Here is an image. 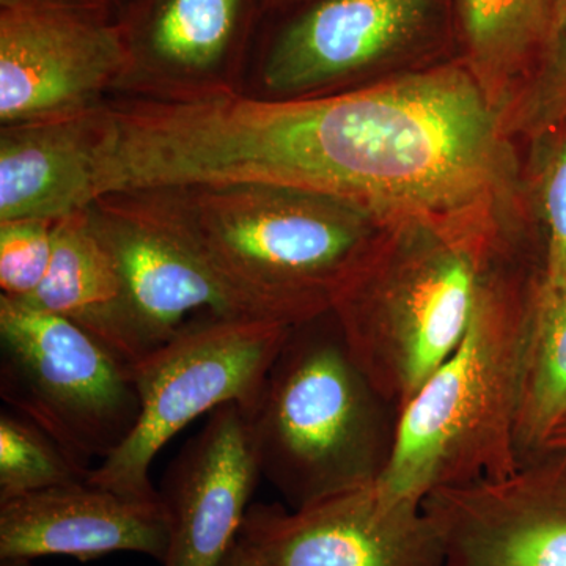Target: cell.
I'll return each mask as SVG.
<instances>
[{
	"mask_svg": "<svg viewBox=\"0 0 566 566\" xmlns=\"http://www.w3.org/2000/svg\"><path fill=\"white\" fill-rule=\"evenodd\" d=\"M292 327L248 318L193 316L134 367L140 416L125 442L92 469L88 482L159 501L150 468L164 446L200 416L237 403L251 415Z\"/></svg>",
	"mask_w": 566,
	"mask_h": 566,
	"instance_id": "cell-6",
	"label": "cell"
},
{
	"mask_svg": "<svg viewBox=\"0 0 566 566\" xmlns=\"http://www.w3.org/2000/svg\"><path fill=\"white\" fill-rule=\"evenodd\" d=\"M566 419V286L542 281L528 335L515 442L521 463Z\"/></svg>",
	"mask_w": 566,
	"mask_h": 566,
	"instance_id": "cell-19",
	"label": "cell"
},
{
	"mask_svg": "<svg viewBox=\"0 0 566 566\" xmlns=\"http://www.w3.org/2000/svg\"><path fill=\"white\" fill-rule=\"evenodd\" d=\"M422 509L439 566H566V452L542 450L502 479L439 488Z\"/></svg>",
	"mask_w": 566,
	"mask_h": 566,
	"instance_id": "cell-10",
	"label": "cell"
},
{
	"mask_svg": "<svg viewBox=\"0 0 566 566\" xmlns=\"http://www.w3.org/2000/svg\"><path fill=\"white\" fill-rule=\"evenodd\" d=\"M538 61L509 123L534 140L566 128V35L547 41Z\"/></svg>",
	"mask_w": 566,
	"mask_h": 566,
	"instance_id": "cell-23",
	"label": "cell"
},
{
	"mask_svg": "<svg viewBox=\"0 0 566 566\" xmlns=\"http://www.w3.org/2000/svg\"><path fill=\"white\" fill-rule=\"evenodd\" d=\"M488 253L474 311L455 352L398 419L379 483L422 504L434 490L502 479L521 465L515 442L536 293L545 268L510 274Z\"/></svg>",
	"mask_w": 566,
	"mask_h": 566,
	"instance_id": "cell-2",
	"label": "cell"
},
{
	"mask_svg": "<svg viewBox=\"0 0 566 566\" xmlns=\"http://www.w3.org/2000/svg\"><path fill=\"white\" fill-rule=\"evenodd\" d=\"M28 301L76 324L132 368L151 353L87 208L55 221L50 270Z\"/></svg>",
	"mask_w": 566,
	"mask_h": 566,
	"instance_id": "cell-16",
	"label": "cell"
},
{
	"mask_svg": "<svg viewBox=\"0 0 566 566\" xmlns=\"http://www.w3.org/2000/svg\"><path fill=\"white\" fill-rule=\"evenodd\" d=\"M539 144L535 193L545 230V275L549 286H566V128L546 134Z\"/></svg>",
	"mask_w": 566,
	"mask_h": 566,
	"instance_id": "cell-21",
	"label": "cell"
},
{
	"mask_svg": "<svg viewBox=\"0 0 566 566\" xmlns=\"http://www.w3.org/2000/svg\"><path fill=\"white\" fill-rule=\"evenodd\" d=\"M560 35H566V0H553V17H551V39Z\"/></svg>",
	"mask_w": 566,
	"mask_h": 566,
	"instance_id": "cell-25",
	"label": "cell"
},
{
	"mask_svg": "<svg viewBox=\"0 0 566 566\" xmlns=\"http://www.w3.org/2000/svg\"><path fill=\"white\" fill-rule=\"evenodd\" d=\"M543 450H553V452H566V419L557 424L556 430L546 439Z\"/></svg>",
	"mask_w": 566,
	"mask_h": 566,
	"instance_id": "cell-26",
	"label": "cell"
},
{
	"mask_svg": "<svg viewBox=\"0 0 566 566\" xmlns=\"http://www.w3.org/2000/svg\"><path fill=\"white\" fill-rule=\"evenodd\" d=\"M400 415L327 312L290 329L248 420L263 479L300 509L381 479Z\"/></svg>",
	"mask_w": 566,
	"mask_h": 566,
	"instance_id": "cell-5",
	"label": "cell"
},
{
	"mask_svg": "<svg viewBox=\"0 0 566 566\" xmlns=\"http://www.w3.org/2000/svg\"><path fill=\"white\" fill-rule=\"evenodd\" d=\"M51 219L0 222V290L3 296L28 300L46 277L54 251Z\"/></svg>",
	"mask_w": 566,
	"mask_h": 566,
	"instance_id": "cell-22",
	"label": "cell"
},
{
	"mask_svg": "<svg viewBox=\"0 0 566 566\" xmlns=\"http://www.w3.org/2000/svg\"><path fill=\"white\" fill-rule=\"evenodd\" d=\"M153 192L245 315L290 327L331 312L346 274L387 227L353 205L286 186Z\"/></svg>",
	"mask_w": 566,
	"mask_h": 566,
	"instance_id": "cell-3",
	"label": "cell"
},
{
	"mask_svg": "<svg viewBox=\"0 0 566 566\" xmlns=\"http://www.w3.org/2000/svg\"><path fill=\"white\" fill-rule=\"evenodd\" d=\"M87 210L117 264L134 319L151 352L193 316H248L158 193H107Z\"/></svg>",
	"mask_w": 566,
	"mask_h": 566,
	"instance_id": "cell-11",
	"label": "cell"
},
{
	"mask_svg": "<svg viewBox=\"0 0 566 566\" xmlns=\"http://www.w3.org/2000/svg\"><path fill=\"white\" fill-rule=\"evenodd\" d=\"M219 566H262L251 549L240 538L230 547Z\"/></svg>",
	"mask_w": 566,
	"mask_h": 566,
	"instance_id": "cell-24",
	"label": "cell"
},
{
	"mask_svg": "<svg viewBox=\"0 0 566 566\" xmlns=\"http://www.w3.org/2000/svg\"><path fill=\"white\" fill-rule=\"evenodd\" d=\"M91 472L39 424L11 409L0 412V502L85 482Z\"/></svg>",
	"mask_w": 566,
	"mask_h": 566,
	"instance_id": "cell-20",
	"label": "cell"
},
{
	"mask_svg": "<svg viewBox=\"0 0 566 566\" xmlns=\"http://www.w3.org/2000/svg\"><path fill=\"white\" fill-rule=\"evenodd\" d=\"M468 69L495 107L551 39L553 0H458Z\"/></svg>",
	"mask_w": 566,
	"mask_h": 566,
	"instance_id": "cell-18",
	"label": "cell"
},
{
	"mask_svg": "<svg viewBox=\"0 0 566 566\" xmlns=\"http://www.w3.org/2000/svg\"><path fill=\"white\" fill-rule=\"evenodd\" d=\"M0 566H32L31 560H2Z\"/></svg>",
	"mask_w": 566,
	"mask_h": 566,
	"instance_id": "cell-27",
	"label": "cell"
},
{
	"mask_svg": "<svg viewBox=\"0 0 566 566\" xmlns=\"http://www.w3.org/2000/svg\"><path fill=\"white\" fill-rule=\"evenodd\" d=\"M260 479L243 408L214 409L169 464L158 491L169 523L163 566H219L240 536Z\"/></svg>",
	"mask_w": 566,
	"mask_h": 566,
	"instance_id": "cell-12",
	"label": "cell"
},
{
	"mask_svg": "<svg viewBox=\"0 0 566 566\" xmlns=\"http://www.w3.org/2000/svg\"><path fill=\"white\" fill-rule=\"evenodd\" d=\"M243 0H161L122 91L178 96L232 91L223 74Z\"/></svg>",
	"mask_w": 566,
	"mask_h": 566,
	"instance_id": "cell-17",
	"label": "cell"
},
{
	"mask_svg": "<svg viewBox=\"0 0 566 566\" xmlns=\"http://www.w3.org/2000/svg\"><path fill=\"white\" fill-rule=\"evenodd\" d=\"M0 397L92 471L140 416L134 368L80 326L0 294Z\"/></svg>",
	"mask_w": 566,
	"mask_h": 566,
	"instance_id": "cell-7",
	"label": "cell"
},
{
	"mask_svg": "<svg viewBox=\"0 0 566 566\" xmlns=\"http://www.w3.org/2000/svg\"><path fill=\"white\" fill-rule=\"evenodd\" d=\"M167 547L161 499L142 501L85 480L0 502V560L139 553L163 564Z\"/></svg>",
	"mask_w": 566,
	"mask_h": 566,
	"instance_id": "cell-13",
	"label": "cell"
},
{
	"mask_svg": "<svg viewBox=\"0 0 566 566\" xmlns=\"http://www.w3.org/2000/svg\"><path fill=\"white\" fill-rule=\"evenodd\" d=\"M238 538L262 566H439L441 545L422 504L379 480L285 509L252 504Z\"/></svg>",
	"mask_w": 566,
	"mask_h": 566,
	"instance_id": "cell-9",
	"label": "cell"
},
{
	"mask_svg": "<svg viewBox=\"0 0 566 566\" xmlns=\"http://www.w3.org/2000/svg\"><path fill=\"white\" fill-rule=\"evenodd\" d=\"M434 0H322L275 41L263 85L275 98L311 95L405 50Z\"/></svg>",
	"mask_w": 566,
	"mask_h": 566,
	"instance_id": "cell-14",
	"label": "cell"
},
{
	"mask_svg": "<svg viewBox=\"0 0 566 566\" xmlns=\"http://www.w3.org/2000/svg\"><path fill=\"white\" fill-rule=\"evenodd\" d=\"M493 233L387 226L334 294L331 314L376 392L403 411L455 352Z\"/></svg>",
	"mask_w": 566,
	"mask_h": 566,
	"instance_id": "cell-4",
	"label": "cell"
},
{
	"mask_svg": "<svg viewBox=\"0 0 566 566\" xmlns=\"http://www.w3.org/2000/svg\"><path fill=\"white\" fill-rule=\"evenodd\" d=\"M504 125L468 66L326 96L129 95L102 115L103 193L263 182L333 197L385 226L491 232L504 191Z\"/></svg>",
	"mask_w": 566,
	"mask_h": 566,
	"instance_id": "cell-1",
	"label": "cell"
},
{
	"mask_svg": "<svg viewBox=\"0 0 566 566\" xmlns=\"http://www.w3.org/2000/svg\"><path fill=\"white\" fill-rule=\"evenodd\" d=\"M132 69L122 33L57 0L0 3V123L61 120L98 109Z\"/></svg>",
	"mask_w": 566,
	"mask_h": 566,
	"instance_id": "cell-8",
	"label": "cell"
},
{
	"mask_svg": "<svg viewBox=\"0 0 566 566\" xmlns=\"http://www.w3.org/2000/svg\"><path fill=\"white\" fill-rule=\"evenodd\" d=\"M93 112L0 128V222L57 221L91 207Z\"/></svg>",
	"mask_w": 566,
	"mask_h": 566,
	"instance_id": "cell-15",
	"label": "cell"
}]
</instances>
